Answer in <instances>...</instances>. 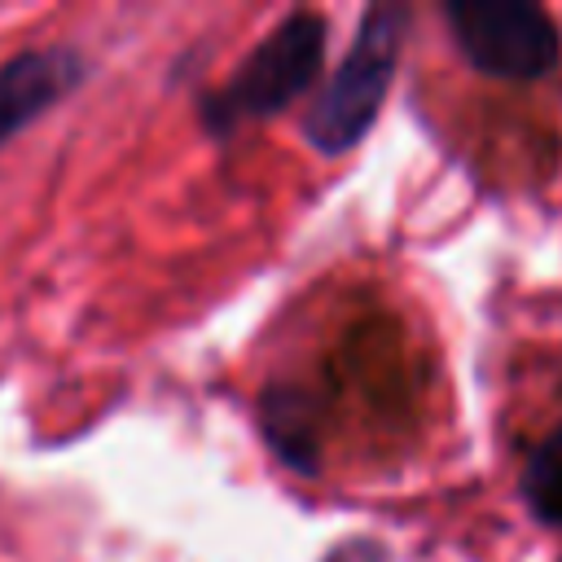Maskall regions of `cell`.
I'll use <instances>...</instances> for the list:
<instances>
[{
    "label": "cell",
    "instance_id": "277c9868",
    "mask_svg": "<svg viewBox=\"0 0 562 562\" xmlns=\"http://www.w3.org/2000/svg\"><path fill=\"white\" fill-rule=\"evenodd\" d=\"M83 79V57L75 48H26L0 66V145L48 114Z\"/></svg>",
    "mask_w": 562,
    "mask_h": 562
},
{
    "label": "cell",
    "instance_id": "3957f363",
    "mask_svg": "<svg viewBox=\"0 0 562 562\" xmlns=\"http://www.w3.org/2000/svg\"><path fill=\"white\" fill-rule=\"evenodd\" d=\"M443 18L452 26L461 57L479 75L531 83V79H544L562 57L558 26L540 4H527V0H452L443 9Z\"/></svg>",
    "mask_w": 562,
    "mask_h": 562
},
{
    "label": "cell",
    "instance_id": "7a4b0ae2",
    "mask_svg": "<svg viewBox=\"0 0 562 562\" xmlns=\"http://www.w3.org/2000/svg\"><path fill=\"white\" fill-rule=\"evenodd\" d=\"M325 57V18L321 13H290L241 66L237 75L206 97L211 127H241L250 119L281 114L321 70Z\"/></svg>",
    "mask_w": 562,
    "mask_h": 562
},
{
    "label": "cell",
    "instance_id": "6da1fadb",
    "mask_svg": "<svg viewBox=\"0 0 562 562\" xmlns=\"http://www.w3.org/2000/svg\"><path fill=\"white\" fill-rule=\"evenodd\" d=\"M400 44H404L400 4H373L360 13L347 57L338 61L334 79L316 92L312 110L303 114V136L316 154H347L373 127L386 101V88L395 79Z\"/></svg>",
    "mask_w": 562,
    "mask_h": 562
},
{
    "label": "cell",
    "instance_id": "5b68a950",
    "mask_svg": "<svg viewBox=\"0 0 562 562\" xmlns=\"http://www.w3.org/2000/svg\"><path fill=\"white\" fill-rule=\"evenodd\" d=\"M518 492L536 522L562 527V426H553L527 457L518 474Z\"/></svg>",
    "mask_w": 562,
    "mask_h": 562
}]
</instances>
